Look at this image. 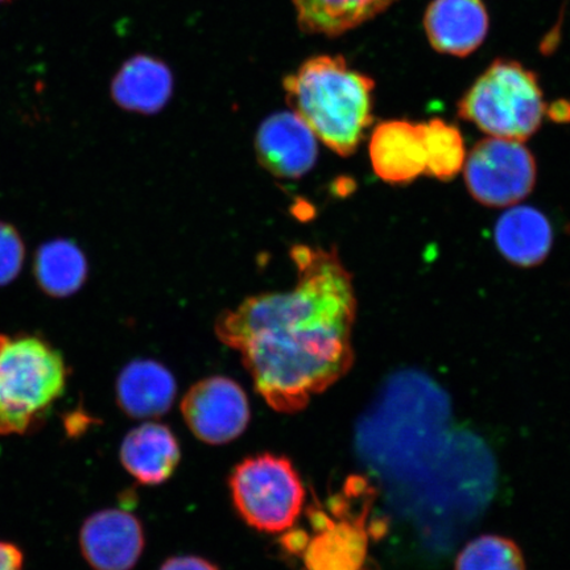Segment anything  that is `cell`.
<instances>
[{"mask_svg": "<svg viewBox=\"0 0 570 570\" xmlns=\"http://www.w3.org/2000/svg\"><path fill=\"white\" fill-rule=\"evenodd\" d=\"M173 75L153 57L137 56L114 78L111 92L124 109L151 114L159 111L173 95Z\"/></svg>", "mask_w": 570, "mask_h": 570, "instance_id": "15", "label": "cell"}, {"mask_svg": "<svg viewBox=\"0 0 570 570\" xmlns=\"http://www.w3.org/2000/svg\"><path fill=\"white\" fill-rule=\"evenodd\" d=\"M33 274L46 295L69 297L87 282L88 262L75 242L53 239L36 252Z\"/></svg>", "mask_w": 570, "mask_h": 570, "instance_id": "16", "label": "cell"}, {"mask_svg": "<svg viewBox=\"0 0 570 570\" xmlns=\"http://www.w3.org/2000/svg\"><path fill=\"white\" fill-rule=\"evenodd\" d=\"M295 287L246 298L216 323L256 391L277 412L302 411L351 370L356 315L353 277L336 249L296 245Z\"/></svg>", "mask_w": 570, "mask_h": 570, "instance_id": "1", "label": "cell"}, {"mask_svg": "<svg viewBox=\"0 0 570 570\" xmlns=\"http://www.w3.org/2000/svg\"><path fill=\"white\" fill-rule=\"evenodd\" d=\"M292 112L340 156H352L373 125L372 78L341 56H316L284 78Z\"/></svg>", "mask_w": 570, "mask_h": 570, "instance_id": "2", "label": "cell"}, {"mask_svg": "<svg viewBox=\"0 0 570 570\" xmlns=\"http://www.w3.org/2000/svg\"><path fill=\"white\" fill-rule=\"evenodd\" d=\"M494 237L499 253L519 267L540 265L553 244L550 220L532 206H510L497 220Z\"/></svg>", "mask_w": 570, "mask_h": 570, "instance_id": "13", "label": "cell"}, {"mask_svg": "<svg viewBox=\"0 0 570 570\" xmlns=\"http://www.w3.org/2000/svg\"><path fill=\"white\" fill-rule=\"evenodd\" d=\"M235 509L255 530H289L302 514L305 490L288 459L261 454L242 461L230 476Z\"/></svg>", "mask_w": 570, "mask_h": 570, "instance_id": "5", "label": "cell"}, {"mask_svg": "<svg viewBox=\"0 0 570 570\" xmlns=\"http://www.w3.org/2000/svg\"><path fill=\"white\" fill-rule=\"evenodd\" d=\"M463 174L476 202L491 208H510L531 194L537 163L523 141L490 137L466 156Z\"/></svg>", "mask_w": 570, "mask_h": 570, "instance_id": "6", "label": "cell"}, {"mask_svg": "<svg viewBox=\"0 0 570 570\" xmlns=\"http://www.w3.org/2000/svg\"><path fill=\"white\" fill-rule=\"evenodd\" d=\"M424 27L438 52L465 57L487 38L489 17L481 0H433Z\"/></svg>", "mask_w": 570, "mask_h": 570, "instance_id": "11", "label": "cell"}, {"mask_svg": "<svg viewBox=\"0 0 570 570\" xmlns=\"http://www.w3.org/2000/svg\"><path fill=\"white\" fill-rule=\"evenodd\" d=\"M0 2H4V0H0Z\"/></svg>", "mask_w": 570, "mask_h": 570, "instance_id": "25", "label": "cell"}, {"mask_svg": "<svg viewBox=\"0 0 570 570\" xmlns=\"http://www.w3.org/2000/svg\"><path fill=\"white\" fill-rule=\"evenodd\" d=\"M374 173L384 183L407 184L425 174L423 124L387 120L374 128L368 146Z\"/></svg>", "mask_w": 570, "mask_h": 570, "instance_id": "10", "label": "cell"}, {"mask_svg": "<svg viewBox=\"0 0 570 570\" xmlns=\"http://www.w3.org/2000/svg\"><path fill=\"white\" fill-rule=\"evenodd\" d=\"M160 570H218V568L195 556H183V558L168 560Z\"/></svg>", "mask_w": 570, "mask_h": 570, "instance_id": "23", "label": "cell"}, {"mask_svg": "<svg viewBox=\"0 0 570 570\" xmlns=\"http://www.w3.org/2000/svg\"><path fill=\"white\" fill-rule=\"evenodd\" d=\"M551 117L556 122H569L570 120V105L561 102L551 107Z\"/></svg>", "mask_w": 570, "mask_h": 570, "instance_id": "24", "label": "cell"}, {"mask_svg": "<svg viewBox=\"0 0 570 570\" xmlns=\"http://www.w3.org/2000/svg\"><path fill=\"white\" fill-rule=\"evenodd\" d=\"M363 552L358 534L342 524L312 541L305 566L308 570H363Z\"/></svg>", "mask_w": 570, "mask_h": 570, "instance_id": "19", "label": "cell"}, {"mask_svg": "<svg viewBox=\"0 0 570 570\" xmlns=\"http://www.w3.org/2000/svg\"><path fill=\"white\" fill-rule=\"evenodd\" d=\"M80 547L95 570H131L145 548V534L130 512L102 510L85 520Z\"/></svg>", "mask_w": 570, "mask_h": 570, "instance_id": "8", "label": "cell"}, {"mask_svg": "<svg viewBox=\"0 0 570 570\" xmlns=\"http://www.w3.org/2000/svg\"><path fill=\"white\" fill-rule=\"evenodd\" d=\"M256 155L269 174L298 178L317 160V138L295 112H279L263 122L255 140Z\"/></svg>", "mask_w": 570, "mask_h": 570, "instance_id": "9", "label": "cell"}, {"mask_svg": "<svg viewBox=\"0 0 570 570\" xmlns=\"http://www.w3.org/2000/svg\"><path fill=\"white\" fill-rule=\"evenodd\" d=\"M425 174L441 181L452 180L466 161L465 141L458 127L443 119L423 124Z\"/></svg>", "mask_w": 570, "mask_h": 570, "instance_id": "18", "label": "cell"}, {"mask_svg": "<svg viewBox=\"0 0 570 570\" xmlns=\"http://www.w3.org/2000/svg\"><path fill=\"white\" fill-rule=\"evenodd\" d=\"M24 553L17 544L0 540V570H23Z\"/></svg>", "mask_w": 570, "mask_h": 570, "instance_id": "22", "label": "cell"}, {"mask_svg": "<svg viewBox=\"0 0 570 570\" xmlns=\"http://www.w3.org/2000/svg\"><path fill=\"white\" fill-rule=\"evenodd\" d=\"M68 367L45 338L0 334V438L31 432L66 392Z\"/></svg>", "mask_w": 570, "mask_h": 570, "instance_id": "3", "label": "cell"}, {"mask_svg": "<svg viewBox=\"0 0 570 570\" xmlns=\"http://www.w3.org/2000/svg\"><path fill=\"white\" fill-rule=\"evenodd\" d=\"M120 461L135 480L155 487L174 474L180 448L168 426L147 423L127 434L120 446Z\"/></svg>", "mask_w": 570, "mask_h": 570, "instance_id": "12", "label": "cell"}, {"mask_svg": "<svg viewBox=\"0 0 570 570\" xmlns=\"http://www.w3.org/2000/svg\"><path fill=\"white\" fill-rule=\"evenodd\" d=\"M176 391L174 375L155 361L128 363L118 376V404L132 417L164 415L173 407Z\"/></svg>", "mask_w": 570, "mask_h": 570, "instance_id": "14", "label": "cell"}, {"mask_svg": "<svg viewBox=\"0 0 570 570\" xmlns=\"http://www.w3.org/2000/svg\"><path fill=\"white\" fill-rule=\"evenodd\" d=\"M455 570H525L519 547L498 534L470 541L455 561Z\"/></svg>", "mask_w": 570, "mask_h": 570, "instance_id": "20", "label": "cell"}, {"mask_svg": "<svg viewBox=\"0 0 570 570\" xmlns=\"http://www.w3.org/2000/svg\"><path fill=\"white\" fill-rule=\"evenodd\" d=\"M181 411L195 436L212 445L230 443L245 432L249 422L245 391L225 376L196 383L184 396Z\"/></svg>", "mask_w": 570, "mask_h": 570, "instance_id": "7", "label": "cell"}, {"mask_svg": "<svg viewBox=\"0 0 570 570\" xmlns=\"http://www.w3.org/2000/svg\"><path fill=\"white\" fill-rule=\"evenodd\" d=\"M396 0H294L306 32L338 36L387 10Z\"/></svg>", "mask_w": 570, "mask_h": 570, "instance_id": "17", "label": "cell"}, {"mask_svg": "<svg viewBox=\"0 0 570 570\" xmlns=\"http://www.w3.org/2000/svg\"><path fill=\"white\" fill-rule=\"evenodd\" d=\"M26 259V246L19 232L0 220V287L9 285L20 274Z\"/></svg>", "mask_w": 570, "mask_h": 570, "instance_id": "21", "label": "cell"}, {"mask_svg": "<svg viewBox=\"0 0 570 570\" xmlns=\"http://www.w3.org/2000/svg\"><path fill=\"white\" fill-rule=\"evenodd\" d=\"M546 110L537 76L508 60L495 61L459 104L460 117L489 137L519 141L539 130Z\"/></svg>", "mask_w": 570, "mask_h": 570, "instance_id": "4", "label": "cell"}]
</instances>
